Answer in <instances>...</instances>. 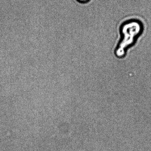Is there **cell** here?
I'll list each match as a JSON object with an SVG mask.
<instances>
[{"label": "cell", "instance_id": "6da1fadb", "mask_svg": "<svg viewBox=\"0 0 151 151\" xmlns=\"http://www.w3.org/2000/svg\"><path fill=\"white\" fill-rule=\"evenodd\" d=\"M78 1H81V2H85V1H87V0H78Z\"/></svg>", "mask_w": 151, "mask_h": 151}]
</instances>
